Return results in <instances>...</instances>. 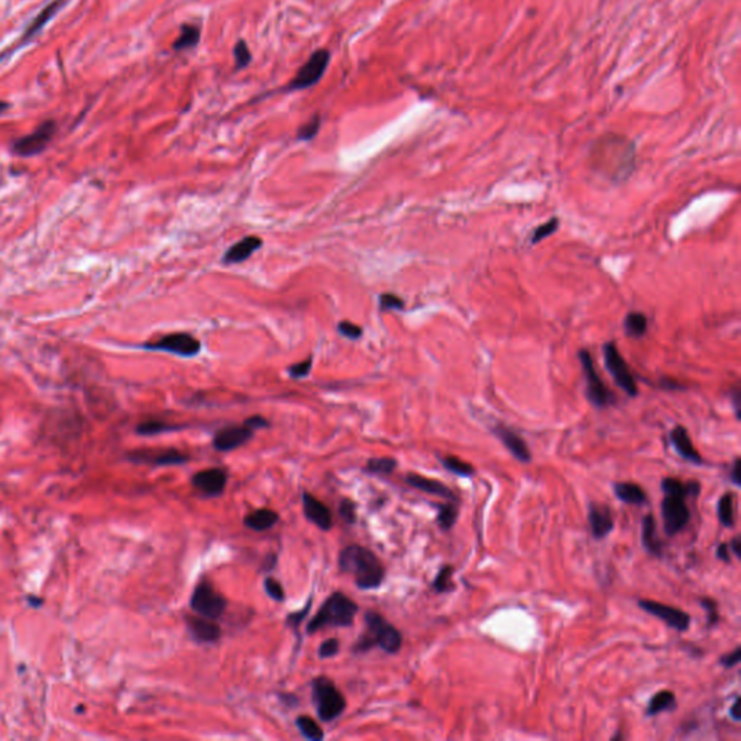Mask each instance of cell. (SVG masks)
I'll return each instance as SVG.
<instances>
[{
	"instance_id": "cell-6",
	"label": "cell",
	"mask_w": 741,
	"mask_h": 741,
	"mask_svg": "<svg viewBox=\"0 0 741 741\" xmlns=\"http://www.w3.org/2000/svg\"><path fill=\"white\" fill-rule=\"evenodd\" d=\"M330 63V52L329 50L322 48L315 51L308 57V60L300 67L299 72L295 74V77L291 79V81L287 84V87L283 88V92H299L304 90V88H310L316 86L324 76L326 70H328Z\"/></svg>"
},
{
	"instance_id": "cell-49",
	"label": "cell",
	"mask_w": 741,
	"mask_h": 741,
	"mask_svg": "<svg viewBox=\"0 0 741 741\" xmlns=\"http://www.w3.org/2000/svg\"><path fill=\"white\" fill-rule=\"evenodd\" d=\"M740 660H741V647L740 646H737L733 651H730V653L724 655V656H721L718 659L720 664L725 669L734 668V666H737L740 663Z\"/></svg>"
},
{
	"instance_id": "cell-47",
	"label": "cell",
	"mask_w": 741,
	"mask_h": 741,
	"mask_svg": "<svg viewBox=\"0 0 741 741\" xmlns=\"http://www.w3.org/2000/svg\"><path fill=\"white\" fill-rule=\"evenodd\" d=\"M700 602L702 605V609H705V611H707V624L708 626L717 624V622L720 621L718 604L714 600H711V598H701Z\"/></svg>"
},
{
	"instance_id": "cell-31",
	"label": "cell",
	"mask_w": 741,
	"mask_h": 741,
	"mask_svg": "<svg viewBox=\"0 0 741 741\" xmlns=\"http://www.w3.org/2000/svg\"><path fill=\"white\" fill-rule=\"evenodd\" d=\"M649 319L640 311H631L624 319V332L630 337H642L647 333Z\"/></svg>"
},
{
	"instance_id": "cell-34",
	"label": "cell",
	"mask_w": 741,
	"mask_h": 741,
	"mask_svg": "<svg viewBox=\"0 0 741 741\" xmlns=\"http://www.w3.org/2000/svg\"><path fill=\"white\" fill-rule=\"evenodd\" d=\"M295 725H297V729L302 733V735L307 740L320 741L324 738V733L320 725L308 715H300L297 720H295Z\"/></svg>"
},
{
	"instance_id": "cell-30",
	"label": "cell",
	"mask_w": 741,
	"mask_h": 741,
	"mask_svg": "<svg viewBox=\"0 0 741 741\" xmlns=\"http://www.w3.org/2000/svg\"><path fill=\"white\" fill-rule=\"evenodd\" d=\"M183 427L184 426H180V424H171V423H167L164 420L151 419V420H145V422L139 423L137 426V433L141 435V436H155V435H161V433L181 431Z\"/></svg>"
},
{
	"instance_id": "cell-54",
	"label": "cell",
	"mask_w": 741,
	"mask_h": 741,
	"mask_svg": "<svg viewBox=\"0 0 741 741\" xmlns=\"http://www.w3.org/2000/svg\"><path fill=\"white\" fill-rule=\"evenodd\" d=\"M660 385H662V388H664V390H684V387H682L679 382H676L675 379H671V378H663Z\"/></svg>"
},
{
	"instance_id": "cell-29",
	"label": "cell",
	"mask_w": 741,
	"mask_h": 741,
	"mask_svg": "<svg viewBox=\"0 0 741 741\" xmlns=\"http://www.w3.org/2000/svg\"><path fill=\"white\" fill-rule=\"evenodd\" d=\"M676 707V696L672 691H660L651 696L649 701L646 714L649 717H656L666 711H672Z\"/></svg>"
},
{
	"instance_id": "cell-33",
	"label": "cell",
	"mask_w": 741,
	"mask_h": 741,
	"mask_svg": "<svg viewBox=\"0 0 741 741\" xmlns=\"http://www.w3.org/2000/svg\"><path fill=\"white\" fill-rule=\"evenodd\" d=\"M457 504L456 501H449L437 506V524L443 531H449L455 526L459 515Z\"/></svg>"
},
{
	"instance_id": "cell-25",
	"label": "cell",
	"mask_w": 741,
	"mask_h": 741,
	"mask_svg": "<svg viewBox=\"0 0 741 741\" xmlns=\"http://www.w3.org/2000/svg\"><path fill=\"white\" fill-rule=\"evenodd\" d=\"M642 542H643V546L644 549L656 557H660L662 556V542L660 539L658 537V533H656V520H655V515L649 513L647 515H644L643 518V526H642Z\"/></svg>"
},
{
	"instance_id": "cell-59",
	"label": "cell",
	"mask_w": 741,
	"mask_h": 741,
	"mask_svg": "<svg viewBox=\"0 0 741 741\" xmlns=\"http://www.w3.org/2000/svg\"><path fill=\"white\" fill-rule=\"evenodd\" d=\"M9 109V103L6 101H0V115H2L3 112H6Z\"/></svg>"
},
{
	"instance_id": "cell-58",
	"label": "cell",
	"mask_w": 741,
	"mask_h": 741,
	"mask_svg": "<svg viewBox=\"0 0 741 741\" xmlns=\"http://www.w3.org/2000/svg\"><path fill=\"white\" fill-rule=\"evenodd\" d=\"M275 562H277V556H275V555H268V556H266L265 563H264V569H265V571H271V569H274Z\"/></svg>"
},
{
	"instance_id": "cell-36",
	"label": "cell",
	"mask_w": 741,
	"mask_h": 741,
	"mask_svg": "<svg viewBox=\"0 0 741 741\" xmlns=\"http://www.w3.org/2000/svg\"><path fill=\"white\" fill-rule=\"evenodd\" d=\"M63 3H64V0H55V2H52L51 5H48L46 9H43L38 14L37 19H34L32 25L29 26L28 31L25 32V39L29 38V37H34L39 31V29L54 17V14L57 13V10L63 6Z\"/></svg>"
},
{
	"instance_id": "cell-20",
	"label": "cell",
	"mask_w": 741,
	"mask_h": 741,
	"mask_svg": "<svg viewBox=\"0 0 741 741\" xmlns=\"http://www.w3.org/2000/svg\"><path fill=\"white\" fill-rule=\"evenodd\" d=\"M303 511L308 522L316 524L319 528L328 531L332 528V514L324 504L315 498L310 493H303Z\"/></svg>"
},
{
	"instance_id": "cell-4",
	"label": "cell",
	"mask_w": 741,
	"mask_h": 741,
	"mask_svg": "<svg viewBox=\"0 0 741 741\" xmlns=\"http://www.w3.org/2000/svg\"><path fill=\"white\" fill-rule=\"evenodd\" d=\"M358 613V604L342 592L333 594L323 602L319 613L307 626V633L313 634L324 627H349Z\"/></svg>"
},
{
	"instance_id": "cell-27",
	"label": "cell",
	"mask_w": 741,
	"mask_h": 741,
	"mask_svg": "<svg viewBox=\"0 0 741 741\" xmlns=\"http://www.w3.org/2000/svg\"><path fill=\"white\" fill-rule=\"evenodd\" d=\"M662 491L664 494H684L689 497H698L701 493V484L698 481L684 482L673 477H666L662 480Z\"/></svg>"
},
{
	"instance_id": "cell-16",
	"label": "cell",
	"mask_w": 741,
	"mask_h": 741,
	"mask_svg": "<svg viewBox=\"0 0 741 741\" xmlns=\"http://www.w3.org/2000/svg\"><path fill=\"white\" fill-rule=\"evenodd\" d=\"M191 484L206 497H217L225 491L228 484V472L224 468L204 469L191 478Z\"/></svg>"
},
{
	"instance_id": "cell-19",
	"label": "cell",
	"mask_w": 741,
	"mask_h": 741,
	"mask_svg": "<svg viewBox=\"0 0 741 741\" xmlns=\"http://www.w3.org/2000/svg\"><path fill=\"white\" fill-rule=\"evenodd\" d=\"M187 630L191 634L192 640L197 643H215L221 637V629L209 618L204 617H195L188 615L186 617Z\"/></svg>"
},
{
	"instance_id": "cell-15",
	"label": "cell",
	"mask_w": 741,
	"mask_h": 741,
	"mask_svg": "<svg viewBox=\"0 0 741 741\" xmlns=\"http://www.w3.org/2000/svg\"><path fill=\"white\" fill-rule=\"evenodd\" d=\"M132 462L148 464L154 466H174L184 465L190 456L177 449H157V451H137L129 455Z\"/></svg>"
},
{
	"instance_id": "cell-14",
	"label": "cell",
	"mask_w": 741,
	"mask_h": 741,
	"mask_svg": "<svg viewBox=\"0 0 741 741\" xmlns=\"http://www.w3.org/2000/svg\"><path fill=\"white\" fill-rule=\"evenodd\" d=\"M254 428L245 422L241 426H226L216 432L213 437V448L219 452H230L248 443L254 436Z\"/></svg>"
},
{
	"instance_id": "cell-21",
	"label": "cell",
	"mask_w": 741,
	"mask_h": 741,
	"mask_svg": "<svg viewBox=\"0 0 741 741\" xmlns=\"http://www.w3.org/2000/svg\"><path fill=\"white\" fill-rule=\"evenodd\" d=\"M671 437V443L673 449L678 452V455L680 457H684L685 461L693 464V465H702L704 464V457L700 455V452L696 451V448L693 446V443L689 437V433L686 428L684 426H676L673 431L671 432L669 435Z\"/></svg>"
},
{
	"instance_id": "cell-41",
	"label": "cell",
	"mask_w": 741,
	"mask_h": 741,
	"mask_svg": "<svg viewBox=\"0 0 741 741\" xmlns=\"http://www.w3.org/2000/svg\"><path fill=\"white\" fill-rule=\"evenodd\" d=\"M320 125H322V117L320 115H315L311 119L302 125L300 129L297 130V139L299 141H311L315 139L317 137V133L320 130Z\"/></svg>"
},
{
	"instance_id": "cell-37",
	"label": "cell",
	"mask_w": 741,
	"mask_h": 741,
	"mask_svg": "<svg viewBox=\"0 0 741 741\" xmlns=\"http://www.w3.org/2000/svg\"><path fill=\"white\" fill-rule=\"evenodd\" d=\"M440 462L449 472L456 473V475H459V477H472L473 473H475V468H473L471 464L462 461V459H459L456 456H452V455L442 456Z\"/></svg>"
},
{
	"instance_id": "cell-17",
	"label": "cell",
	"mask_w": 741,
	"mask_h": 741,
	"mask_svg": "<svg viewBox=\"0 0 741 741\" xmlns=\"http://www.w3.org/2000/svg\"><path fill=\"white\" fill-rule=\"evenodd\" d=\"M588 523L591 535L595 540H602L614 530V517L606 504L589 502Z\"/></svg>"
},
{
	"instance_id": "cell-35",
	"label": "cell",
	"mask_w": 741,
	"mask_h": 741,
	"mask_svg": "<svg viewBox=\"0 0 741 741\" xmlns=\"http://www.w3.org/2000/svg\"><path fill=\"white\" fill-rule=\"evenodd\" d=\"M397 466L398 464L394 457H370L366 462V472L374 473V475H391Z\"/></svg>"
},
{
	"instance_id": "cell-26",
	"label": "cell",
	"mask_w": 741,
	"mask_h": 741,
	"mask_svg": "<svg viewBox=\"0 0 741 741\" xmlns=\"http://www.w3.org/2000/svg\"><path fill=\"white\" fill-rule=\"evenodd\" d=\"M614 493L621 502L630 504V506H643L647 502V494L639 484L615 482Z\"/></svg>"
},
{
	"instance_id": "cell-52",
	"label": "cell",
	"mask_w": 741,
	"mask_h": 741,
	"mask_svg": "<svg viewBox=\"0 0 741 741\" xmlns=\"http://www.w3.org/2000/svg\"><path fill=\"white\" fill-rule=\"evenodd\" d=\"M717 557L725 563H730L731 562V557H730V547L727 543H721L718 547H717V552H715Z\"/></svg>"
},
{
	"instance_id": "cell-57",
	"label": "cell",
	"mask_w": 741,
	"mask_h": 741,
	"mask_svg": "<svg viewBox=\"0 0 741 741\" xmlns=\"http://www.w3.org/2000/svg\"><path fill=\"white\" fill-rule=\"evenodd\" d=\"M740 546H741V540H740V537H738V536H735V537H734V539H733V540L730 542V549L733 551L734 556H735V557H738V559L741 557V551H740Z\"/></svg>"
},
{
	"instance_id": "cell-32",
	"label": "cell",
	"mask_w": 741,
	"mask_h": 741,
	"mask_svg": "<svg viewBox=\"0 0 741 741\" xmlns=\"http://www.w3.org/2000/svg\"><path fill=\"white\" fill-rule=\"evenodd\" d=\"M718 520L724 527H733L735 523V508H734V494L725 493L717 504Z\"/></svg>"
},
{
	"instance_id": "cell-45",
	"label": "cell",
	"mask_w": 741,
	"mask_h": 741,
	"mask_svg": "<svg viewBox=\"0 0 741 741\" xmlns=\"http://www.w3.org/2000/svg\"><path fill=\"white\" fill-rule=\"evenodd\" d=\"M337 330H339L340 335L345 336V337L349 339V340H358V339H361L362 335H364V330H362L361 326L355 324V323H352V322H349V320H342V322H339V324H337Z\"/></svg>"
},
{
	"instance_id": "cell-55",
	"label": "cell",
	"mask_w": 741,
	"mask_h": 741,
	"mask_svg": "<svg viewBox=\"0 0 741 741\" xmlns=\"http://www.w3.org/2000/svg\"><path fill=\"white\" fill-rule=\"evenodd\" d=\"M730 717L734 720V721H740L741 720V714H740V696H735V700L730 708Z\"/></svg>"
},
{
	"instance_id": "cell-8",
	"label": "cell",
	"mask_w": 741,
	"mask_h": 741,
	"mask_svg": "<svg viewBox=\"0 0 741 741\" xmlns=\"http://www.w3.org/2000/svg\"><path fill=\"white\" fill-rule=\"evenodd\" d=\"M141 348L146 350L167 352L181 358H191L199 355V352L201 350V344L197 337L190 333L174 332L161 336L159 339L152 340V342H146Z\"/></svg>"
},
{
	"instance_id": "cell-42",
	"label": "cell",
	"mask_w": 741,
	"mask_h": 741,
	"mask_svg": "<svg viewBox=\"0 0 741 741\" xmlns=\"http://www.w3.org/2000/svg\"><path fill=\"white\" fill-rule=\"evenodd\" d=\"M379 310L381 311H391V310H403L406 303L402 297H398L394 293H382L379 295Z\"/></svg>"
},
{
	"instance_id": "cell-39",
	"label": "cell",
	"mask_w": 741,
	"mask_h": 741,
	"mask_svg": "<svg viewBox=\"0 0 741 741\" xmlns=\"http://www.w3.org/2000/svg\"><path fill=\"white\" fill-rule=\"evenodd\" d=\"M233 58H235V70H244L245 67L250 64L252 52L248 47V43L244 39H239L235 43Z\"/></svg>"
},
{
	"instance_id": "cell-48",
	"label": "cell",
	"mask_w": 741,
	"mask_h": 741,
	"mask_svg": "<svg viewBox=\"0 0 741 741\" xmlns=\"http://www.w3.org/2000/svg\"><path fill=\"white\" fill-rule=\"evenodd\" d=\"M340 650V643L339 640L336 639H329L326 640L320 644L319 647V658L320 659H329V658H333L339 653Z\"/></svg>"
},
{
	"instance_id": "cell-38",
	"label": "cell",
	"mask_w": 741,
	"mask_h": 741,
	"mask_svg": "<svg viewBox=\"0 0 741 741\" xmlns=\"http://www.w3.org/2000/svg\"><path fill=\"white\" fill-rule=\"evenodd\" d=\"M452 575H453V566L444 565L443 568H440V571L437 572L435 581L432 584L433 589L436 592H439V594L452 591L455 588V585L452 582Z\"/></svg>"
},
{
	"instance_id": "cell-51",
	"label": "cell",
	"mask_w": 741,
	"mask_h": 741,
	"mask_svg": "<svg viewBox=\"0 0 741 741\" xmlns=\"http://www.w3.org/2000/svg\"><path fill=\"white\" fill-rule=\"evenodd\" d=\"M245 423H246L249 427L254 428V431H258V428H266V427H270V422L266 420L265 417H262V416H252V417L246 419Z\"/></svg>"
},
{
	"instance_id": "cell-10",
	"label": "cell",
	"mask_w": 741,
	"mask_h": 741,
	"mask_svg": "<svg viewBox=\"0 0 741 741\" xmlns=\"http://www.w3.org/2000/svg\"><path fill=\"white\" fill-rule=\"evenodd\" d=\"M686 495L684 494H664L662 501V517L663 527L668 536H675L684 530L689 520L691 511L686 504Z\"/></svg>"
},
{
	"instance_id": "cell-2",
	"label": "cell",
	"mask_w": 741,
	"mask_h": 741,
	"mask_svg": "<svg viewBox=\"0 0 741 741\" xmlns=\"http://www.w3.org/2000/svg\"><path fill=\"white\" fill-rule=\"evenodd\" d=\"M339 568L352 575L359 589L369 591L381 586L385 569L375 553L359 544H349L339 555Z\"/></svg>"
},
{
	"instance_id": "cell-1",
	"label": "cell",
	"mask_w": 741,
	"mask_h": 741,
	"mask_svg": "<svg viewBox=\"0 0 741 741\" xmlns=\"http://www.w3.org/2000/svg\"><path fill=\"white\" fill-rule=\"evenodd\" d=\"M595 170L611 181H622L634 170L635 151L627 138L610 135L601 138L592 151Z\"/></svg>"
},
{
	"instance_id": "cell-44",
	"label": "cell",
	"mask_w": 741,
	"mask_h": 741,
	"mask_svg": "<svg viewBox=\"0 0 741 741\" xmlns=\"http://www.w3.org/2000/svg\"><path fill=\"white\" fill-rule=\"evenodd\" d=\"M311 366H313V358L308 357L300 362H295L287 370L291 378H295V379H302V378H306L310 375L311 373Z\"/></svg>"
},
{
	"instance_id": "cell-46",
	"label": "cell",
	"mask_w": 741,
	"mask_h": 741,
	"mask_svg": "<svg viewBox=\"0 0 741 741\" xmlns=\"http://www.w3.org/2000/svg\"><path fill=\"white\" fill-rule=\"evenodd\" d=\"M355 508H357L355 502L348 498L342 500L339 504V514L348 524H353L355 522H357V510Z\"/></svg>"
},
{
	"instance_id": "cell-50",
	"label": "cell",
	"mask_w": 741,
	"mask_h": 741,
	"mask_svg": "<svg viewBox=\"0 0 741 741\" xmlns=\"http://www.w3.org/2000/svg\"><path fill=\"white\" fill-rule=\"evenodd\" d=\"M311 609V600L308 601V604L304 606V609L302 611H297V613H291L288 617H287V624H290L291 627H299L300 622L306 618L307 613L310 611Z\"/></svg>"
},
{
	"instance_id": "cell-7",
	"label": "cell",
	"mask_w": 741,
	"mask_h": 741,
	"mask_svg": "<svg viewBox=\"0 0 741 741\" xmlns=\"http://www.w3.org/2000/svg\"><path fill=\"white\" fill-rule=\"evenodd\" d=\"M577 358H580L582 368H584L585 381H586V397L589 399V403L592 406H595L597 408H605V407L613 406L615 403V395L606 388V385L600 378V374L597 373L595 364L591 357V353L586 349H582L580 350V353H577Z\"/></svg>"
},
{
	"instance_id": "cell-23",
	"label": "cell",
	"mask_w": 741,
	"mask_h": 741,
	"mask_svg": "<svg viewBox=\"0 0 741 741\" xmlns=\"http://www.w3.org/2000/svg\"><path fill=\"white\" fill-rule=\"evenodd\" d=\"M261 246H262V239L258 238V236H255V235L245 236L244 239H241L239 242H236L235 245H232L225 252V255H224V258H221V261H224L228 265L241 264V262L246 261L249 257L254 255Z\"/></svg>"
},
{
	"instance_id": "cell-40",
	"label": "cell",
	"mask_w": 741,
	"mask_h": 741,
	"mask_svg": "<svg viewBox=\"0 0 741 741\" xmlns=\"http://www.w3.org/2000/svg\"><path fill=\"white\" fill-rule=\"evenodd\" d=\"M559 228V219L557 217H552L551 220H547L546 224H542L540 226H537L535 230H533L531 233V238H530V242L531 244H539L542 242L543 239L549 238V236L552 233H555Z\"/></svg>"
},
{
	"instance_id": "cell-28",
	"label": "cell",
	"mask_w": 741,
	"mask_h": 741,
	"mask_svg": "<svg viewBox=\"0 0 741 741\" xmlns=\"http://www.w3.org/2000/svg\"><path fill=\"white\" fill-rule=\"evenodd\" d=\"M201 38V29L197 25L183 23L180 28V35L172 42L174 51H188L197 47Z\"/></svg>"
},
{
	"instance_id": "cell-60",
	"label": "cell",
	"mask_w": 741,
	"mask_h": 741,
	"mask_svg": "<svg viewBox=\"0 0 741 741\" xmlns=\"http://www.w3.org/2000/svg\"><path fill=\"white\" fill-rule=\"evenodd\" d=\"M622 738H624V735H622V734H620V733H618V734H617V735H614V737H613L611 740H614V741H615V740H622Z\"/></svg>"
},
{
	"instance_id": "cell-43",
	"label": "cell",
	"mask_w": 741,
	"mask_h": 741,
	"mask_svg": "<svg viewBox=\"0 0 741 741\" xmlns=\"http://www.w3.org/2000/svg\"><path fill=\"white\" fill-rule=\"evenodd\" d=\"M264 588L266 591V594H268L273 600H275L277 602H283L286 600V592H284V588L283 585H281L275 577L273 576H268L265 577L264 581Z\"/></svg>"
},
{
	"instance_id": "cell-24",
	"label": "cell",
	"mask_w": 741,
	"mask_h": 741,
	"mask_svg": "<svg viewBox=\"0 0 741 741\" xmlns=\"http://www.w3.org/2000/svg\"><path fill=\"white\" fill-rule=\"evenodd\" d=\"M278 520L279 515L277 511L270 508H259L257 511L248 513L244 517V524L254 531H265L274 527Z\"/></svg>"
},
{
	"instance_id": "cell-13",
	"label": "cell",
	"mask_w": 741,
	"mask_h": 741,
	"mask_svg": "<svg viewBox=\"0 0 741 741\" xmlns=\"http://www.w3.org/2000/svg\"><path fill=\"white\" fill-rule=\"evenodd\" d=\"M639 606L647 614L653 615L663 622H666L671 629L684 633L691 626V617L684 610H679L676 606L666 605L653 600H639Z\"/></svg>"
},
{
	"instance_id": "cell-11",
	"label": "cell",
	"mask_w": 741,
	"mask_h": 741,
	"mask_svg": "<svg viewBox=\"0 0 741 741\" xmlns=\"http://www.w3.org/2000/svg\"><path fill=\"white\" fill-rule=\"evenodd\" d=\"M604 352V361L605 366L609 369V373L614 378L618 387L629 394L630 397H635L639 394L637 390V382L633 377V373L630 370L626 359L622 358L617 345L614 342H606L602 348Z\"/></svg>"
},
{
	"instance_id": "cell-3",
	"label": "cell",
	"mask_w": 741,
	"mask_h": 741,
	"mask_svg": "<svg viewBox=\"0 0 741 741\" xmlns=\"http://www.w3.org/2000/svg\"><path fill=\"white\" fill-rule=\"evenodd\" d=\"M366 631L353 644L352 650L357 653H364L373 647L382 649L385 653L395 655L403 646V635L391 622L385 620L379 613L368 611L365 614Z\"/></svg>"
},
{
	"instance_id": "cell-5",
	"label": "cell",
	"mask_w": 741,
	"mask_h": 741,
	"mask_svg": "<svg viewBox=\"0 0 741 741\" xmlns=\"http://www.w3.org/2000/svg\"><path fill=\"white\" fill-rule=\"evenodd\" d=\"M311 688H313V701L317 715L322 721L330 722L344 714L346 700L342 692L336 688L332 679L319 676L313 680Z\"/></svg>"
},
{
	"instance_id": "cell-18",
	"label": "cell",
	"mask_w": 741,
	"mask_h": 741,
	"mask_svg": "<svg viewBox=\"0 0 741 741\" xmlns=\"http://www.w3.org/2000/svg\"><path fill=\"white\" fill-rule=\"evenodd\" d=\"M493 433L518 462L528 464L531 461V452L527 446V443L520 435L514 432L513 428H510L506 424L498 423L493 427Z\"/></svg>"
},
{
	"instance_id": "cell-12",
	"label": "cell",
	"mask_w": 741,
	"mask_h": 741,
	"mask_svg": "<svg viewBox=\"0 0 741 741\" xmlns=\"http://www.w3.org/2000/svg\"><path fill=\"white\" fill-rule=\"evenodd\" d=\"M57 125L54 121H46L41 124L32 133H29L26 137H22L17 139L12 145V151L14 155L29 158L41 154L46 151V148L50 145L51 139L55 135Z\"/></svg>"
},
{
	"instance_id": "cell-9",
	"label": "cell",
	"mask_w": 741,
	"mask_h": 741,
	"mask_svg": "<svg viewBox=\"0 0 741 741\" xmlns=\"http://www.w3.org/2000/svg\"><path fill=\"white\" fill-rule=\"evenodd\" d=\"M226 598L219 594L209 581L204 580L195 588V592H192L190 598L191 610L209 620H216L221 617V614L226 610Z\"/></svg>"
},
{
	"instance_id": "cell-22",
	"label": "cell",
	"mask_w": 741,
	"mask_h": 741,
	"mask_svg": "<svg viewBox=\"0 0 741 741\" xmlns=\"http://www.w3.org/2000/svg\"><path fill=\"white\" fill-rule=\"evenodd\" d=\"M406 482L410 486L416 488V490L423 491L426 494H431V495H436V497H440V498H446L449 501L459 502V498L456 497V494L451 490V488L448 485H444L443 482L437 481V480L426 478V477L417 475V473H408V475L406 477Z\"/></svg>"
},
{
	"instance_id": "cell-53",
	"label": "cell",
	"mask_w": 741,
	"mask_h": 741,
	"mask_svg": "<svg viewBox=\"0 0 741 741\" xmlns=\"http://www.w3.org/2000/svg\"><path fill=\"white\" fill-rule=\"evenodd\" d=\"M740 466H741V462H740V457H737L734 464H733V468H731V472H730V478L731 481L740 486L741 485V480H740Z\"/></svg>"
},
{
	"instance_id": "cell-56",
	"label": "cell",
	"mask_w": 741,
	"mask_h": 741,
	"mask_svg": "<svg viewBox=\"0 0 741 741\" xmlns=\"http://www.w3.org/2000/svg\"><path fill=\"white\" fill-rule=\"evenodd\" d=\"M731 398H733V404H734L737 419H740V388L738 387H734Z\"/></svg>"
}]
</instances>
